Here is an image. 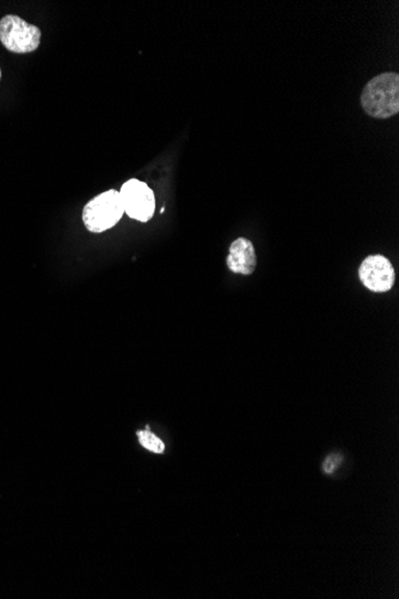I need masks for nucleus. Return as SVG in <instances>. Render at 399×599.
Returning <instances> with one entry per match:
<instances>
[{
	"label": "nucleus",
	"instance_id": "nucleus-9",
	"mask_svg": "<svg viewBox=\"0 0 399 599\" xmlns=\"http://www.w3.org/2000/svg\"><path fill=\"white\" fill-rule=\"evenodd\" d=\"M0 79H1V70H0Z\"/></svg>",
	"mask_w": 399,
	"mask_h": 599
},
{
	"label": "nucleus",
	"instance_id": "nucleus-6",
	"mask_svg": "<svg viewBox=\"0 0 399 599\" xmlns=\"http://www.w3.org/2000/svg\"><path fill=\"white\" fill-rule=\"evenodd\" d=\"M227 268L232 273L251 275L257 266V255L250 239L239 237L230 246L226 259Z\"/></svg>",
	"mask_w": 399,
	"mask_h": 599
},
{
	"label": "nucleus",
	"instance_id": "nucleus-7",
	"mask_svg": "<svg viewBox=\"0 0 399 599\" xmlns=\"http://www.w3.org/2000/svg\"><path fill=\"white\" fill-rule=\"evenodd\" d=\"M137 438H139L141 445L145 447V449H147V450L156 452V454L164 452V443L156 435H153L152 432H149V430L137 432Z\"/></svg>",
	"mask_w": 399,
	"mask_h": 599
},
{
	"label": "nucleus",
	"instance_id": "nucleus-8",
	"mask_svg": "<svg viewBox=\"0 0 399 599\" xmlns=\"http://www.w3.org/2000/svg\"><path fill=\"white\" fill-rule=\"evenodd\" d=\"M342 462H343V456L342 454H330L329 457L325 459L324 463H323V470H324V473H326V474H333V473H335L338 469V466L342 464Z\"/></svg>",
	"mask_w": 399,
	"mask_h": 599
},
{
	"label": "nucleus",
	"instance_id": "nucleus-4",
	"mask_svg": "<svg viewBox=\"0 0 399 599\" xmlns=\"http://www.w3.org/2000/svg\"><path fill=\"white\" fill-rule=\"evenodd\" d=\"M120 195L125 213L130 219L140 223L152 219L156 211V196L145 182L130 179L122 184Z\"/></svg>",
	"mask_w": 399,
	"mask_h": 599
},
{
	"label": "nucleus",
	"instance_id": "nucleus-5",
	"mask_svg": "<svg viewBox=\"0 0 399 599\" xmlns=\"http://www.w3.org/2000/svg\"><path fill=\"white\" fill-rule=\"evenodd\" d=\"M359 278L368 290L374 294H385L395 286V268L383 255H369L359 267Z\"/></svg>",
	"mask_w": 399,
	"mask_h": 599
},
{
	"label": "nucleus",
	"instance_id": "nucleus-3",
	"mask_svg": "<svg viewBox=\"0 0 399 599\" xmlns=\"http://www.w3.org/2000/svg\"><path fill=\"white\" fill-rule=\"evenodd\" d=\"M0 42L12 53H32L39 48L41 30L20 16L8 15L0 20Z\"/></svg>",
	"mask_w": 399,
	"mask_h": 599
},
{
	"label": "nucleus",
	"instance_id": "nucleus-1",
	"mask_svg": "<svg viewBox=\"0 0 399 599\" xmlns=\"http://www.w3.org/2000/svg\"><path fill=\"white\" fill-rule=\"evenodd\" d=\"M361 107L371 118L390 119L399 113V75L383 72L366 84L361 92Z\"/></svg>",
	"mask_w": 399,
	"mask_h": 599
},
{
	"label": "nucleus",
	"instance_id": "nucleus-2",
	"mask_svg": "<svg viewBox=\"0 0 399 599\" xmlns=\"http://www.w3.org/2000/svg\"><path fill=\"white\" fill-rule=\"evenodd\" d=\"M125 214L120 192L109 189L94 196L82 208V222L89 231L102 234L115 226Z\"/></svg>",
	"mask_w": 399,
	"mask_h": 599
}]
</instances>
